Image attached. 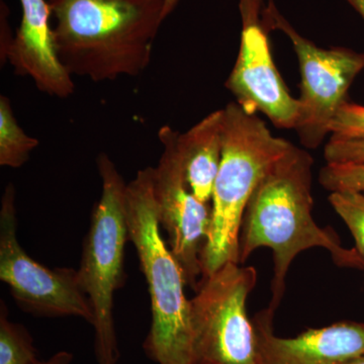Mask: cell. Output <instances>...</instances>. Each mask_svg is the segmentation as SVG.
Listing matches in <instances>:
<instances>
[{"instance_id":"cell-21","label":"cell","mask_w":364,"mask_h":364,"mask_svg":"<svg viewBox=\"0 0 364 364\" xmlns=\"http://www.w3.org/2000/svg\"><path fill=\"white\" fill-rule=\"evenodd\" d=\"M181 0H164V11H163V16L164 20L172 14V11L176 9L177 4H179Z\"/></svg>"},{"instance_id":"cell-14","label":"cell","mask_w":364,"mask_h":364,"mask_svg":"<svg viewBox=\"0 0 364 364\" xmlns=\"http://www.w3.org/2000/svg\"><path fill=\"white\" fill-rule=\"evenodd\" d=\"M39 145L18 126L9 98L0 97V165L20 168Z\"/></svg>"},{"instance_id":"cell-4","label":"cell","mask_w":364,"mask_h":364,"mask_svg":"<svg viewBox=\"0 0 364 364\" xmlns=\"http://www.w3.org/2000/svg\"><path fill=\"white\" fill-rule=\"evenodd\" d=\"M222 111V158L213 188L212 227L200 255L203 277L228 262L239 263V235L249 200L270 165L293 145L273 136L259 117L237 102Z\"/></svg>"},{"instance_id":"cell-18","label":"cell","mask_w":364,"mask_h":364,"mask_svg":"<svg viewBox=\"0 0 364 364\" xmlns=\"http://www.w3.org/2000/svg\"><path fill=\"white\" fill-rule=\"evenodd\" d=\"M329 131L330 139L337 140L364 136V107L345 102L330 124Z\"/></svg>"},{"instance_id":"cell-5","label":"cell","mask_w":364,"mask_h":364,"mask_svg":"<svg viewBox=\"0 0 364 364\" xmlns=\"http://www.w3.org/2000/svg\"><path fill=\"white\" fill-rule=\"evenodd\" d=\"M97 164L102 196L92 210L77 277L92 306L95 359L98 364H117L121 350L114 296L124 284V247L130 240L124 213L127 184L109 155L100 153Z\"/></svg>"},{"instance_id":"cell-16","label":"cell","mask_w":364,"mask_h":364,"mask_svg":"<svg viewBox=\"0 0 364 364\" xmlns=\"http://www.w3.org/2000/svg\"><path fill=\"white\" fill-rule=\"evenodd\" d=\"M328 200L350 230L356 250L364 260V193L336 191Z\"/></svg>"},{"instance_id":"cell-9","label":"cell","mask_w":364,"mask_h":364,"mask_svg":"<svg viewBox=\"0 0 364 364\" xmlns=\"http://www.w3.org/2000/svg\"><path fill=\"white\" fill-rule=\"evenodd\" d=\"M178 135L169 126L158 133L163 152L155 167L154 196L170 250L183 270L186 284L196 291L198 277H203L200 255L212 227V207L189 188L177 149Z\"/></svg>"},{"instance_id":"cell-11","label":"cell","mask_w":364,"mask_h":364,"mask_svg":"<svg viewBox=\"0 0 364 364\" xmlns=\"http://www.w3.org/2000/svg\"><path fill=\"white\" fill-rule=\"evenodd\" d=\"M273 315L268 308L252 320L257 364H339L364 355V323H335L282 338L273 330Z\"/></svg>"},{"instance_id":"cell-7","label":"cell","mask_w":364,"mask_h":364,"mask_svg":"<svg viewBox=\"0 0 364 364\" xmlns=\"http://www.w3.org/2000/svg\"><path fill=\"white\" fill-rule=\"evenodd\" d=\"M261 16L269 32L282 31L293 43L301 75V111L294 130L304 147L316 149L329 135L330 124L347 102L349 87L364 70V53L317 47L294 30L272 0H268Z\"/></svg>"},{"instance_id":"cell-3","label":"cell","mask_w":364,"mask_h":364,"mask_svg":"<svg viewBox=\"0 0 364 364\" xmlns=\"http://www.w3.org/2000/svg\"><path fill=\"white\" fill-rule=\"evenodd\" d=\"M154 167L139 170L127 184L124 213L148 284L152 320L143 343L158 364H196L191 299L183 270L163 238L154 196Z\"/></svg>"},{"instance_id":"cell-22","label":"cell","mask_w":364,"mask_h":364,"mask_svg":"<svg viewBox=\"0 0 364 364\" xmlns=\"http://www.w3.org/2000/svg\"><path fill=\"white\" fill-rule=\"evenodd\" d=\"M347 1L364 18V0H347Z\"/></svg>"},{"instance_id":"cell-20","label":"cell","mask_w":364,"mask_h":364,"mask_svg":"<svg viewBox=\"0 0 364 364\" xmlns=\"http://www.w3.org/2000/svg\"><path fill=\"white\" fill-rule=\"evenodd\" d=\"M74 356L71 352L62 350L57 352L47 360H40L37 364H72Z\"/></svg>"},{"instance_id":"cell-1","label":"cell","mask_w":364,"mask_h":364,"mask_svg":"<svg viewBox=\"0 0 364 364\" xmlns=\"http://www.w3.org/2000/svg\"><path fill=\"white\" fill-rule=\"evenodd\" d=\"M313 165L312 156L293 144L265 172L242 220L239 263L245 262L256 249L272 250L274 277L268 308L274 312L284 296L291 262L308 249H326L337 267L364 268L356 248H344L331 228H321L314 220Z\"/></svg>"},{"instance_id":"cell-19","label":"cell","mask_w":364,"mask_h":364,"mask_svg":"<svg viewBox=\"0 0 364 364\" xmlns=\"http://www.w3.org/2000/svg\"><path fill=\"white\" fill-rule=\"evenodd\" d=\"M328 164H363L364 163V136L354 139H330L324 150Z\"/></svg>"},{"instance_id":"cell-17","label":"cell","mask_w":364,"mask_h":364,"mask_svg":"<svg viewBox=\"0 0 364 364\" xmlns=\"http://www.w3.org/2000/svg\"><path fill=\"white\" fill-rule=\"evenodd\" d=\"M318 182L327 191L364 193V163L363 164H328L320 170Z\"/></svg>"},{"instance_id":"cell-10","label":"cell","mask_w":364,"mask_h":364,"mask_svg":"<svg viewBox=\"0 0 364 364\" xmlns=\"http://www.w3.org/2000/svg\"><path fill=\"white\" fill-rule=\"evenodd\" d=\"M261 6L262 0H240V49L226 86L246 112H261L277 128L294 130L299 100L287 90L273 61Z\"/></svg>"},{"instance_id":"cell-2","label":"cell","mask_w":364,"mask_h":364,"mask_svg":"<svg viewBox=\"0 0 364 364\" xmlns=\"http://www.w3.org/2000/svg\"><path fill=\"white\" fill-rule=\"evenodd\" d=\"M55 50L71 76L135 77L150 65L164 0H49Z\"/></svg>"},{"instance_id":"cell-12","label":"cell","mask_w":364,"mask_h":364,"mask_svg":"<svg viewBox=\"0 0 364 364\" xmlns=\"http://www.w3.org/2000/svg\"><path fill=\"white\" fill-rule=\"evenodd\" d=\"M20 1L21 26L2 59L9 60L18 75L32 78L42 92L60 98L70 97L75 86L57 57L49 2Z\"/></svg>"},{"instance_id":"cell-6","label":"cell","mask_w":364,"mask_h":364,"mask_svg":"<svg viewBox=\"0 0 364 364\" xmlns=\"http://www.w3.org/2000/svg\"><path fill=\"white\" fill-rule=\"evenodd\" d=\"M257 282L253 267L228 262L203 277L191 299L196 364H257L246 303Z\"/></svg>"},{"instance_id":"cell-13","label":"cell","mask_w":364,"mask_h":364,"mask_svg":"<svg viewBox=\"0 0 364 364\" xmlns=\"http://www.w3.org/2000/svg\"><path fill=\"white\" fill-rule=\"evenodd\" d=\"M223 148V111H215L177 138L184 176L193 195L212 202Z\"/></svg>"},{"instance_id":"cell-8","label":"cell","mask_w":364,"mask_h":364,"mask_svg":"<svg viewBox=\"0 0 364 364\" xmlns=\"http://www.w3.org/2000/svg\"><path fill=\"white\" fill-rule=\"evenodd\" d=\"M16 191L9 184L0 210V279L21 310L35 317H77L93 321L90 299L79 284L77 269L48 268L33 259L16 236Z\"/></svg>"},{"instance_id":"cell-15","label":"cell","mask_w":364,"mask_h":364,"mask_svg":"<svg viewBox=\"0 0 364 364\" xmlns=\"http://www.w3.org/2000/svg\"><path fill=\"white\" fill-rule=\"evenodd\" d=\"M6 304L0 308V364H37L40 359L25 326L11 322Z\"/></svg>"},{"instance_id":"cell-23","label":"cell","mask_w":364,"mask_h":364,"mask_svg":"<svg viewBox=\"0 0 364 364\" xmlns=\"http://www.w3.org/2000/svg\"><path fill=\"white\" fill-rule=\"evenodd\" d=\"M339 364H364V355L359 356L358 358L351 359V360L345 361Z\"/></svg>"}]
</instances>
